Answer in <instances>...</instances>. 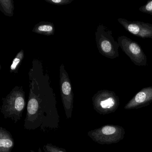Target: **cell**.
<instances>
[{
    "instance_id": "6da1fadb",
    "label": "cell",
    "mask_w": 152,
    "mask_h": 152,
    "mask_svg": "<svg viewBox=\"0 0 152 152\" xmlns=\"http://www.w3.org/2000/svg\"><path fill=\"white\" fill-rule=\"evenodd\" d=\"M31 86L24 128L43 132L56 130L59 128L60 116L54 92L50 88Z\"/></svg>"
},
{
    "instance_id": "7a4b0ae2",
    "label": "cell",
    "mask_w": 152,
    "mask_h": 152,
    "mask_svg": "<svg viewBox=\"0 0 152 152\" xmlns=\"http://www.w3.org/2000/svg\"><path fill=\"white\" fill-rule=\"evenodd\" d=\"M1 112L5 119H10L16 124L21 120L26 106L25 93L23 87L16 86L2 99Z\"/></svg>"
},
{
    "instance_id": "3957f363",
    "label": "cell",
    "mask_w": 152,
    "mask_h": 152,
    "mask_svg": "<svg viewBox=\"0 0 152 152\" xmlns=\"http://www.w3.org/2000/svg\"><path fill=\"white\" fill-rule=\"evenodd\" d=\"M125 134V130L122 126L106 124L90 131L88 132V136L98 144L111 145L122 140Z\"/></svg>"
},
{
    "instance_id": "277c9868",
    "label": "cell",
    "mask_w": 152,
    "mask_h": 152,
    "mask_svg": "<svg viewBox=\"0 0 152 152\" xmlns=\"http://www.w3.org/2000/svg\"><path fill=\"white\" fill-rule=\"evenodd\" d=\"M96 40L99 51L102 56L110 59L120 56L119 43L115 40L112 31L103 24L98 26Z\"/></svg>"
},
{
    "instance_id": "5b68a950",
    "label": "cell",
    "mask_w": 152,
    "mask_h": 152,
    "mask_svg": "<svg viewBox=\"0 0 152 152\" xmlns=\"http://www.w3.org/2000/svg\"><path fill=\"white\" fill-rule=\"evenodd\" d=\"M94 110L100 115L114 113L120 105V98L115 92L104 89L99 91L92 97Z\"/></svg>"
},
{
    "instance_id": "8992f818",
    "label": "cell",
    "mask_w": 152,
    "mask_h": 152,
    "mask_svg": "<svg viewBox=\"0 0 152 152\" xmlns=\"http://www.w3.org/2000/svg\"><path fill=\"white\" fill-rule=\"evenodd\" d=\"M117 42L122 50L129 57L131 61L137 66H146L147 58L141 46L136 42L126 36H121Z\"/></svg>"
},
{
    "instance_id": "52a82bcc",
    "label": "cell",
    "mask_w": 152,
    "mask_h": 152,
    "mask_svg": "<svg viewBox=\"0 0 152 152\" xmlns=\"http://www.w3.org/2000/svg\"><path fill=\"white\" fill-rule=\"evenodd\" d=\"M60 86L61 99L67 119L72 118L73 110L74 94L69 76L64 64L60 67Z\"/></svg>"
},
{
    "instance_id": "ba28073f",
    "label": "cell",
    "mask_w": 152,
    "mask_h": 152,
    "mask_svg": "<svg viewBox=\"0 0 152 152\" xmlns=\"http://www.w3.org/2000/svg\"><path fill=\"white\" fill-rule=\"evenodd\" d=\"M118 23L126 31L142 39H152V24L140 21H130L125 18H118Z\"/></svg>"
},
{
    "instance_id": "9c48e42d",
    "label": "cell",
    "mask_w": 152,
    "mask_h": 152,
    "mask_svg": "<svg viewBox=\"0 0 152 152\" xmlns=\"http://www.w3.org/2000/svg\"><path fill=\"white\" fill-rule=\"evenodd\" d=\"M151 103H152V86H149L143 88L138 92L126 104L124 109L126 110L139 109L147 106Z\"/></svg>"
},
{
    "instance_id": "30bf717a",
    "label": "cell",
    "mask_w": 152,
    "mask_h": 152,
    "mask_svg": "<svg viewBox=\"0 0 152 152\" xmlns=\"http://www.w3.org/2000/svg\"><path fill=\"white\" fill-rule=\"evenodd\" d=\"M15 145L11 133L5 128L0 127V152H11Z\"/></svg>"
},
{
    "instance_id": "8fae6325",
    "label": "cell",
    "mask_w": 152,
    "mask_h": 152,
    "mask_svg": "<svg viewBox=\"0 0 152 152\" xmlns=\"http://www.w3.org/2000/svg\"><path fill=\"white\" fill-rule=\"evenodd\" d=\"M55 31V26L52 23L42 22L36 24L32 31L39 34L50 36L54 34Z\"/></svg>"
},
{
    "instance_id": "7c38bea8",
    "label": "cell",
    "mask_w": 152,
    "mask_h": 152,
    "mask_svg": "<svg viewBox=\"0 0 152 152\" xmlns=\"http://www.w3.org/2000/svg\"><path fill=\"white\" fill-rule=\"evenodd\" d=\"M1 10L4 15L11 17L14 15V1L12 0H1L0 1Z\"/></svg>"
},
{
    "instance_id": "4fadbf2b",
    "label": "cell",
    "mask_w": 152,
    "mask_h": 152,
    "mask_svg": "<svg viewBox=\"0 0 152 152\" xmlns=\"http://www.w3.org/2000/svg\"><path fill=\"white\" fill-rule=\"evenodd\" d=\"M24 56V51L23 50H22L18 53L15 57L13 59V62L10 66V72L15 73L18 72V69L22 64Z\"/></svg>"
},
{
    "instance_id": "5bb4252c",
    "label": "cell",
    "mask_w": 152,
    "mask_h": 152,
    "mask_svg": "<svg viewBox=\"0 0 152 152\" xmlns=\"http://www.w3.org/2000/svg\"><path fill=\"white\" fill-rule=\"evenodd\" d=\"M44 152H67L64 148L55 145L51 143H47L43 146Z\"/></svg>"
},
{
    "instance_id": "9a60e30c",
    "label": "cell",
    "mask_w": 152,
    "mask_h": 152,
    "mask_svg": "<svg viewBox=\"0 0 152 152\" xmlns=\"http://www.w3.org/2000/svg\"><path fill=\"white\" fill-rule=\"evenodd\" d=\"M139 10L142 13L152 15V0L149 1L145 5L140 7Z\"/></svg>"
},
{
    "instance_id": "2e32d148",
    "label": "cell",
    "mask_w": 152,
    "mask_h": 152,
    "mask_svg": "<svg viewBox=\"0 0 152 152\" xmlns=\"http://www.w3.org/2000/svg\"><path fill=\"white\" fill-rule=\"evenodd\" d=\"M45 1L53 5L62 6V5L70 4L73 1L72 0H45Z\"/></svg>"
},
{
    "instance_id": "e0dca14e",
    "label": "cell",
    "mask_w": 152,
    "mask_h": 152,
    "mask_svg": "<svg viewBox=\"0 0 152 152\" xmlns=\"http://www.w3.org/2000/svg\"><path fill=\"white\" fill-rule=\"evenodd\" d=\"M35 152V151H34V150H30V152Z\"/></svg>"
}]
</instances>
